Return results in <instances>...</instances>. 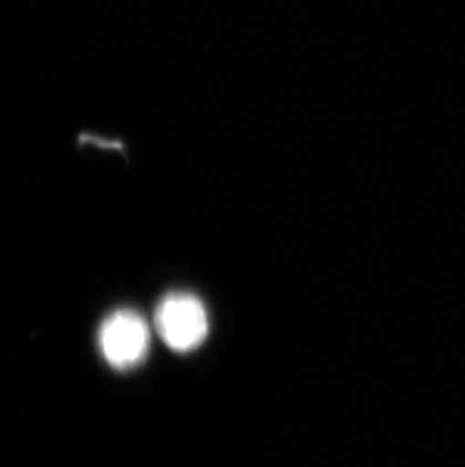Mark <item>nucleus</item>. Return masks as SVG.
Returning <instances> with one entry per match:
<instances>
[{"label":"nucleus","mask_w":465,"mask_h":467,"mask_svg":"<svg viewBox=\"0 0 465 467\" xmlns=\"http://www.w3.org/2000/svg\"><path fill=\"white\" fill-rule=\"evenodd\" d=\"M154 326L168 348L189 353L206 340L209 315L198 296L189 292H172L159 303Z\"/></svg>","instance_id":"nucleus-1"},{"label":"nucleus","mask_w":465,"mask_h":467,"mask_svg":"<svg viewBox=\"0 0 465 467\" xmlns=\"http://www.w3.org/2000/svg\"><path fill=\"white\" fill-rule=\"evenodd\" d=\"M98 344L103 358L112 368L130 369L149 353L150 328L140 313L119 310L101 324Z\"/></svg>","instance_id":"nucleus-2"},{"label":"nucleus","mask_w":465,"mask_h":467,"mask_svg":"<svg viewBox=\"0 0 465 467\" xmlns=\"http://www.w3.org/2000/svg\"><path fill=\"white\" fill-rule=\"evenodd\" d=\"M76 141H78V146L79 147H97L100 150L115 151V153H119V155L124 156V158L129 155L128 142L121 140V138H105L101 137V135H97V133L84 130V132H80L78 135Z\"/></svg>","instance_id":"nucleus-3"}]
</instances>
